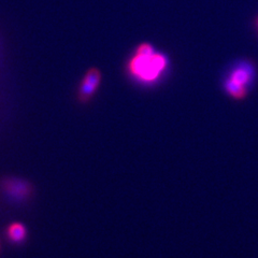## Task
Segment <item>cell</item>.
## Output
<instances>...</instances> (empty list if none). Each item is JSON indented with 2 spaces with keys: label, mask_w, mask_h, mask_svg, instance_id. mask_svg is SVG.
Listing matches in <instances>:
<instances>
[{
  "label": "cell",
  "mask_w": 258,
  "mask_h": 258,
  "mask_svg": "<svg viewBox=\"0 0 258 258\" xmlns=\"http://www.w3.org/2000/svg\"><path fill=\"white\" fill-rule=\"evenodd\" d=\"M257 26H258V19H257Z\"/></svg>",
  "instance_id": "obj_6"
},
{
  "label": "cell",
  "mask_w": 258,
  "mask_h": 258,
  "mask_svg": "<svg viewBox=\"0 0 258 258\" xmlns=\"http://www.w3.org/2000/svg\"><path fill=\"white\" fill-rule=\"evenodd\" d=\"M8 237L13 242H22L26 237V229L20 223H13L8 228Z\"/></svg>",
  "instance_id": "obj_4"
},
{
  "label": "cell",
  "mask_w": 258,
  "mask_h": 258,
  "mask_svg": "<svg viewBox=\"0 0 258 258\" xmlns=\"http://www.w3.org/2000/svg\"><path fill=\"white\" fill-rule=\"evenodd\" d=\"M257 79V68L251 59L242 58L233 61L223 78L225 94L236 101L244 100Z\"/></svg>",
  "instance_id": "obj_2"
},
{
  "label": "cell",
  "mask_w": 258,
  "mask_h": 258,
  "mask_svg": "<svg viewBox=\"0 0 258 258\" xmlns=\"http://www.w3.org/2000/svg\"><path fill=\"white\" fill-rule=\"evenodd\" d=\"M102 81L101 71L98 68H90L81 80L79 90H78V99L80 102L87 103L93 99L97 91L99 90Z\"/></svg>",
  "instance_id": "obj_3"
},
{
  "label": "cell",
  "mask_w": 258,
  "mask_h": 258,
  "mask_svg": "<svg viewBox=\"0 0 258 258\" xmlns=\"http://www.w3.org/2000/svg\"><path fill=\"white\" fill-rule=\"evenodd\" d=\"M170 69V58L149 43L137 45L126 63V72L133 82L140 86L157 85Z\"/></svg>",
  "instance_id": "obj_1"
},
{
  "label": "cell",
  "mask_w": 258,
  "mask_h": 258,
  "mask_svg": "<svg viewBox=\"0 0 258 258\" xmlns=\"http://www.w3.org/2000/svg\"><path fill=\"white\" fill-rule=\"evenodd\" d=\"M6 189H8L10 192L14 194V196H18V197H24L28 191L27 185L25 183H22V182H10V183H8Z\"/></svg>",
  "instance_id": "obj_5"
}]
</instances>
